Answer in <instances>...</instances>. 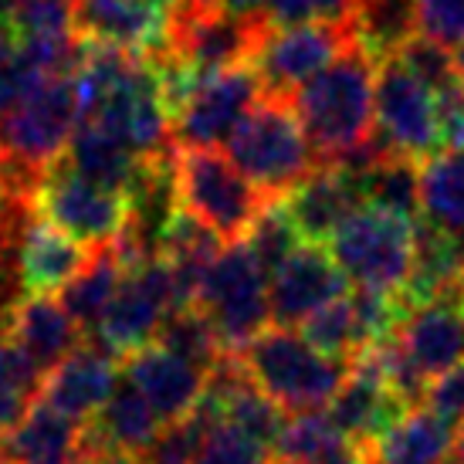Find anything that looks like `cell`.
Masks as SVG:
<instances>
[{"label":"cell","instance_id":"cell-38","mask_svg":"<svg viewBox=\"0 0 464 464\" xmlns=\"http://www.w3.org/2000/svg\"><path fill=\"white\" fill-rule=\"evenodd\" d=\"M194 464H268V448L247 438L241 427L218 420L207 427Z\"/></svg>","mask_w":464,"mask_h":464},{"label":"cell","instance_id":"cell-28","mask_svg":"<svg viewBox=\"0 0 464 464\" xmlns=\"http://www.w3.org/2000/svg\"><path fill=\"white\" fill-rule=\"evenodd\" d=\"M346 21L362 52L383 62L417 38V0H353Z\"/></svg>","mask_w":464,"mask_h":464},{"label":"cell","instance_id":"cell-22","mask_svg":"<svg viewBox=\"0 0 464 464\" xmlns=\"http://www.w3.org/2000/svg\"><path fill=\"white\" fill-rule=\"evenodd\" d=\"M119 383V360L99 353L95 346L82 343V346L68 356L58 370L44 376V393L41 400L54 407L58 413H65L78 424H85L95 417V411L105 400L112 397V390Z\"/></svg>","mask_w":464,"mask_h":464},{"label":"cell","instance_id":"cell-9","mask_svg":"<svg viewBox=\"0 0 464 464\" xmlns=\"http://www.w3.org/2000/svg\"><path fill=\"white\" fill-rule=\"evenodd\" d=\"M82 122V105L72 75L48 78L31 99L0 116V156L34 169H48L68 153Z\"/></svg>","mask_w":464,"mask_h":464},{"label":"cell","instance_id":"cell-34","mask_svg":"<svg viewBox=\"0 0 464 464\" xmlns=\"http://www.w3.org/2000/svg\"><path fill=\"white\" fill-rule=\"evenodd\" d=\"M339 438L343 434L333 427L325 411L292 413V417H285L282 434H278L271 451H275V461L285 464H319Z\"/></svg>","mask_w":464,"mask_h":464},{"label":"cell","instance_id":"cell-30","mask_svg":"<svg viewBox=\"0 0 464 464\" xmlns=\"http://www.w3.org/2000/svg\"><path fill=\"white\" fill-rule=\"evenodd\" d=\"M362 204L383 207L390 214L407 220L420 218V167L417 160L400 153H387L360 177Z\"/></svg>","mask_w":464,"mask_h":464},{"label":"cell","instance_id":"cell-12","mask_svg":"<svg viewBox=\"0 0 464 464\" xmlns=\"http://www.w3.org/2000/svg\"><path fill=\"white\" fill-rule=\"evenodd\" d=\"M349 21H309V24L271 27L251 54L261 89L271 99H292L312 75L333 65L339 54L353 48Z\"/></svg>","mask_w":464,"mask_h":464},{"label":"cell","instance_id":"cell-6","mask_svg":"<svg viewBox=\"0 0 464 464\" xmlns=\"http://www.w3.org/2000/svg\"><path fill=\"white\" fill-rule=\"evenodd\" d=\"M177 309L173 268L163 255L126 265L116 295L102 312L95 329L85 333V343L112 360H126L140 349L153 346L167 312Z\"/></svg>","mask_w":464,"mask_h":464},{"label":"cell","instance_id":"cell-49","mask_svg":"<svg viewBox=\"0 0 464 464\" xmlns=\"http://www.w3.org/2000/svg\"><path fill=\"white\" fill-rule=\"evenodd\" d=\"M440 464H464V451H461V448H454V451L448 454V458H444Z\"/></svg>","mask_w":464,"mask_h":464},{"label":"cell","instance_id":"cell-35","mask_svg":"<svg viewBox=\"0 0 464 464\" xmlns=\"http://www.w3.org/2000/svg\"><path fill=\"white\" fill-rule=\"evenodd\" d=\"M218 420L220 417L210 411L207 403H197V411L190 413V417L160 427V434H156L153 444L140 454L136 464H194L207 427L218 424Z\"/></svg>","mask_w":464,"mask_h":464},{"label":"cell","instance_id":"cell-26","mask_svg":"<svg viewBox=\"0 0 464 464\" xmlns=\"http://www.w3.org/2000/svg\"><path fill=\"white\" fill-rule=\"evenodd\" d=\"M65 160L82 177H89L92 183H99L105 190H116L122 197H126V190L132 187L142 167V160L132 153L130 146H122L112 132L102 130L99 122H89V119L78 122L75 136L68 142Z\"/></svg>","mask_w":464,"mask_h":464},{"label":"cell","instance_id":"cell-51","mask_svg":"<svg viewBox=\"0 0 464 464\" xmlns=\"http://www.w3.org/2000/svg\"><path fill=\"white\" fill-rule=\"evenodd\" d=\"M268 464H285V461H268Z\"/></svg>","mask_w":464,"mask_h":464},{"label":"cell","instance_id":"cell-46","mask_svg":"<svg viewBox=\"0 0 464 464\" xmlns=\"http://www.w3.org/2000/svg\"><path fill=\"white\" fill-rule=\"evenodd\" d=\"M27 0H0V17H7L11 21V14L17 11V7H24Z\"/></svg>","mask_w":464,"mask_h":464},{"label":"cell","instance_id":"cell-31","mask_svg":"<svg viewBox=\"0 0 464 464\" xmlns=\"http://www.w3.org/2000/svg\"><path fill=\"white\" fill-rule=\"evenodd\" d=\"M156 346H163L167 353H173V356L194 362L204 373H210V370L227 356V349L220 343L218 329L210 325V319H207L197 305L169 309L163 325H160V333H156Z\"/></svg>","mask_w":464,"mask_h":464},{"label":"cell","instance_id":"cell-39","mask_svg":"<svg viewBox=\"0 0 464 464\" xmlns=\"http://www.w3.org/2000/svg\"><path fill=\"white\" fill-rule=\"evenodd\" d=\"M397 54H400V62L411 68L413 75L420 78L434 95L444 89H451L454 82H461V78H458V68H454V54L448 52V48L434 44V41L420 38V34L407 41Z\"/></svg>","mask_w":464,"mask_h":464},{"label":"cell","instance_id":"cell-14","mask_svg":"<svg viewBox=\"0 0 464 464\" xmlns=\"http://www.w3.org/2000/svg\"><path fill=\"white\" fill-rule=\"evenodd\" d=\"M169 11L163 0H75V34L85 44L163 58L169 52Z\"/></svg>","mask_w":464,"mask_h":464},{"label":"cell","instance_id":"cell-37","mask_svg":"<svg viewBox=\"0 0 464 464\" xmlns=\"http://www.w3.org/2000/svg\"><path fill=\"white\" fill-rule=\"evenodd\" d=\"M17 41L68 38L75 34V0H27L11 14Z\"/></svg>","mask_w":464,"mask_h":464},{"label":"cell","instance_id":"cell-21","mask_svg":"<svg viewBox=\"0 0 464 464\" xmlns=\"http://www.w3.org/2000/svg\"><path fill=\"white\" fill-rule=\"evenodd\" d=\"M288 220L305 245H329L343 220L362 207L360 187L335 167H319L282 200Z\"/></svg>","mask_w":464,"mask_h":464},{"label":"cell","instance_id":"cell-43","mask_svg":"<svg viewBox=\"0 0 464 464\" xmlns=\"http://www.w3.org/2000/svg\"><path fill=\"white\" fill-rule=\"evenodd\" d=\"M438 99L440 150H464V82L434 95Z\"/></svg>","mask_w":464,"mask_h":464},{"label":"cell","instance_id":"cell-1","mask_svg":"<svg viewBox=\"0 0 464 464\" xmlns=\"http://www.w3.org/2000/svg\"><path fill=\"white\" fill-rule=\"evenodd\" d=\"M376 65L373 54L353 44L288 99L323 167L373 136Z\"/></svg>","mask_w":464,"mask_h":464},{"label":"cell","instance_id":"cell-11","mask_svg":"<svg viewBox=\"0 0 464 464\" xmlns=\"http://www.w3.org/2000/svg\"><path fill=\"white\" fill-rule=\"evenodd\" d=\"M373 109V132L390 153L411 156V160H430L440 153L438 99L400 62V54H390L376 65Z\"/></svg>","mask_w":464,"mask_h":464},{"label":"cell","instance_id":"cell-3","mask_svg":"<svg viewBox=\"0 0 464 464\" xmlns=\"http://www.w3.org/2000/svg\"><path fill=\"white\" fill-rule=\"evenodd\" d=\"M224 146L227 160L271 200H285L323 167L288 99L265 95Z\"/></svg>","mask_w":464,"mask_h":464},{"label":"cell","instance_id":"cell-16","mask_svg":"<svg viewBox=\"0 0 464 464\" xmlns=\"http://www.w3.org/2000/svg\"><path fill=\"white\" fill-rule=\"evenodd\" d=\"M122 370H126V380L146 397V403L153 407L163 424L190 417L197 411V403L204 400V370L194 366V362L180 360V356H173V353H167L156 343L126 356Z\"/></svg>","mask_w":464,"mask_h":464},{"label":"cell","instance_id":"cell-20","mask_svg":"<svg viewBox=\"0 0 464 464\" xmlns=\"http://www.w3.org/2000/svg\"><path fill=\"white\" fill-rule=\"evenodd\" d=\"M163 420L146 403L140 390L130 380H119L112 397L95 411L92 420H85V451L109 454L122 461H140V454L153 444Z\"/></svg>","mask_w":464,"mask_h":464},{"label":"cell","instance_id":"cell-7","mask_svg":"<svg viewBox=\"0 0 464 464\" xmlns=\"http://www.w3.org/2000/svg\"><path fill=\"white\" fill-rule=\"evenodd\" d=\"M197 309L218 329L227 353H241L255 335L265 333V325L271 323L268 275L261 271L245 241L224 245L218 258L207 265L197 292Z\"/></svg>","mask_w":464,"mask_h":464},{"label":"cell","instance_id":"cell-24","mask_svg":"<svg viewBox=\"0 0 464 464\" xmlns=\"http://www.w3.org/2000/svg\"><path fill=\"white\" fill-rule=\"evenodd\" d=\"M7 464H85V424L38 400L11 434H4Z\"/></svg>","mask_w":464,"mask_h":464},{"label":"cell","instance_id":"cell-13","mask_svg":"<svg viewBox=\"0 0 464 464\" xmlns=\"http://www.w3.org/2000/svg\"><path fill=\"white\" fill-rule=\"evenodd\" d=\"M261 99H265V89L251 62L227 72L200 75L194 92L173 112V146L214 150L220 142H227Z\"/></svg>","mask_w":464,"mask_h":464},{"label":"cell","instance_id":"cell-19","mask_svg":"<svg viewBox=\"0 0 464 464\" xmlns=\"http://www.w3.org/2000/svg\"><path fill=\"white\" fill-rule=\"evenodd\" d=\"M4 335L24 353L27 360L48 376L85 343L82 325L68 315L62 298L54 295H27L11 312Z\"/></svg>","mask_w":464,"mask_h":464},{"label":"cell","instance_id":"cell-10","mask_svg":"<svg viewBox=\"0 0 464 464\" xmlns=\"http://www.w3.org/2000/svg\"><path fill=\"white\" fill-rule=\"evenodd\" d=\"M34 207L41 220H48L52 227L65 231L92 251L119 241L126 227V197L82 177L65 156L44 169Z\"/></svg>","mask_w":464,"mask_h":464},{"label":"cell","instance_id":"cell-4","mask_svg":"<svg viewBox=\"0 0 464 464\" xmlns=\"http://www.w3.org/2000/svg\"><path fill=\"white\" fill-rule=\"evenodd\" d=\"M329 255L356 288L407 295L413 271V220L362 204L329 237Z\"/></svg>","mask_w":464,"mask_h":464},{"label":"cell","instance_id":"cell-32","mask_svg":"<svg viewBox=\"0 0 464 464\" xmlns=\"http://www.w3.org/2000/svg\"><path fill=\"white\" fill-rule=\"evenodd\" d=\"M44 393V373L0 333V438L24 420Z\"/></svg>","mask_w":464,"mask_h":464},{"label":"cell","instance_id":"cell-8","mask_svg":"<svg viewBox=\"0 0 464 464\" xmlns=\"http://www.w3.org/2000/svg\"><path fill=\"white\" fill-rule=\"evenodd\" d=\"M268 31L261 17L220 11L210 0H180L169 21L167 54L194 68L197 75H214L251 62Z\"/></svg>","mask_w":464,"mask_h":464},{"label":"cell","instance_id":"cell-36","mask_svg":"<svg viewBox=\"0 0 464 464\" xmlns=\"http://www.w3.org/2000/svg\"><path fill=\"white\" fill-rule=\"evenodd\" d=\"M245 245H247V251L255 255V261L261 265L265 275H271V271L278 268V265L302 245L295 224H292L288 214H285L282 200L268 204V210H265V214L255 220V227L247 231Z\"/></svg>","mask_w":464,"mask_h":464},{"label":"cell","instance_id":"cell-47","mask_svg":"<svg viewBox=\"0 0 464 464\" xmlns=\"http://www.w3.org/2000/svg\"><path fill=\"white\" fill-rule=\"evenodd\" d=\"M85 464H132V461H122V458H109V454H89Z\"/></svg>","mask_w":464,"mask_h":464},{"label":"cell","instance_id":"cell-27","mask_svg":"<svg viewBox=\"0 0 464 464\" xmlns=\"http://www.w3.org/2000/svg\"><path fill=\"white\" fill-rule=\"evenodd\" d=\"M122 275H126V261H122L119 245L112 241V245L105 247H95L89 265L62 288V305L82 325V333L95 329V323L102 319V312L109 309Z\"/></svg>","mask_w":464,"mask_h":464},{"label":"cell","instance_id":"cell-25","mask_svg":"<svg viewBox=\"0 0 464 464\" xmlns=\"http://www.w3.org/2000/svg\"><path fill=\"white\" fill-rule=\"evenodd\" d=\"M458 434L448 420L427 407L407 411L373 444V464H440L458 448Z\"/></svg>","mask_w":464,"mask_h":464},{"label":"cell","instance_id":"cell-33","mask_svg":"<svg viewBox=\"0 0 464 464\" xmlns=\"http://www.w3.org/2000/svg\"><path fill=\"white\" fill-rule=\"evenodd\" d=\"M302 335H305L319 353L335 356V360H346V362H353L362 349L370 346V343H366V333H362L360 315H356V305H353V295H339L335 302H329L325 309L309 315V319L302 323Z\"/></svg>","mask_w":464,"mask_h":464},{"label":"cell","instance_id":"cell-18","mask_svg":"<svg viewBox=\"0 0 464 464\" xmlns=\"http://www.w3.org/2000/svg\"><path fill=\"white\" fill-rule=\"evenodd\" d=\"M403 413H407L403 400L360 360H353L346 383L325 407V417L333 420L335 430L362 444V448H370V451Z\"/></svg>","mask_w":464,"mask_h":464},{"label":"cell","instance_id":"cell-50","mask_svg":"<svg viewBox=\"0 0 464 464\" xmlns=\"http://www.w3.org/2000/svg\"><path fill=\"white\" fill-rule=\"evenodd\" d=\"M458 448L464 451V427H461V434H458Z\"/></svg>","mask_w":464,"mask_h":464},{"label":"cell","instance_id":"cell-2","mask_svg":"<svg viewBox=\"0 0 464 464\" xmlns=\"http://www.w3.org/2000/svg\"><path fill=\"white\" fill-rule=\"evenodd\" d=\"M237 360L255 380V387L288 413L325 411L353 370V362L325 356L305 335L282 325L255 335L237 353Z\"/></svg>","mask_w":464,"mask_h":464},{"label":"cell","instance_id":"cell-41","mask_svg":"<svg viewBox=\"0 0 464 464\" xmlns=\"http://www.w3.org/2000/svg\"><path fill=\"white\" fill-rule=\"evenodd\" d=\"M353 0H265L261 17L268 27L309 24V21H346Z\"/></svg>","mask_w":464,"mask_h":464},{"label":"cell","instance_id":"cell-23","mask_svg":"<svg viewBox=\"0 0 464 464\" xmlns=\"http://www.w3.org/2000/svg\"><path fill=\"white\" fill-rule=\"evenodd\" d=\"M92 247L78 245L75 237L52 227L48 220L34 218L27 224L21 247H17V268L24 295H54L62 292L78 271L89 265Z\"/></svg>","mask_w":464,"mask_h":464},{"label":"cell","instance_id":"cell-48","mask_svg":"<svg viewBox=\"0 0 464 464\" xmlns=\"http://www.w3.org/2000/svg\"><path fill=\"white\" fill-rule=\"evenodd\" d=\"M454 68H458V78L464 82V44L458 48V52H454Z\"/></svg>","mask_w":464,"mask_h":464},{"label":"cell","instance_id":"cell-5","mask_svg":"<svg viewBox=\"0 0 464 464\" xmlns=\"http://www.w3.org/2000/svg\"><path fill=\"white\" fill-rule=\"evenodd\" d=\"M180 210L200 220L224 245L245 241L255 220L275 204L218 150H177Z\"/></svg>","mask_w":464,"mask_h":464},{"label":"cell","instance_id":"cell-42","mask_svg":"<svg viewBox=\"0 0 464 464\" xmlns=\"http://www.w3.org/2000/svg\"><path fill=\"white\" fill-rule=\"evenodd\" d=\"M424 407L430 413H438L440 420H448L454 430H461L464 427V362L454 366V370H448V373L434 376V380L427 383Z\"/></svg>","mask_w":464,"mask_h":464},{"label":"cell","instance_id":"cell-17","mask_svg":"<svg viewBox=\"0 0 464 464\" xmlns=\"http://www.w3.org/2000/svg\"><path fill=\"white\" fill-rule=\"evenodd\" d=\"M407 360L427 376L448 373L464 362V305L458 302H411L397 329Z\"/></svg>","mask_w":464,"mask_h":464},{"label":"cell","instance_id":"cell-40","mask_svg":"<svg viewBox=\"0 0 464 464\" xmlns=\"http://www.w3.org/2000/svg\"><path fill=\"white\" fill-rule=\"evenodd\" d=\"M417 34L458 52L464 44V0H417Z\"/></svg>","mask_w":464,"mask_h":464},{"label":"cell","instance_id":"cell-29","mask_svg":"<svg viewBox=\"0 0 464 464\" xmlns=\"http://www.w3.org/2000/svg\"><path fill=\"white\" fill-rule=\"evenodd\" d=\"M420 220L464 234V150H440L420 167Z\"/></svg>","mask_w":464,"mask_h":464},{"label":"cell","instance_id":"cell-15","mask_svg":"<svg viewBox=\"0 0 464 464\" xmlns=\"http://www.w3.org/2000/svg\"><path fill=\"white\" fill-rule=\"evenodd\" d=\"M346 295V278L325 245H302L268 275L271 325L295 329L329 302Z\"/></svg>","mask_w":464,"mask_h":464},{"label":"cell","instance_id":"cell-45","mask_svg":"<svg viewBox=\"0 0 464 464\" xmlns=\"http://www.w3.org/2000/svg\"><path fill=\"white\" fill-rule=\"evenodd\" d=\"M14 48H17V38H14V27L7 17H0V65L7 62L14 54Z\"/></svg>","mask_w":464,"mask_h":464},{"label":"cell","instance_id":"cell-44","mask_svg":"<svg viewBox=\"0 0 464 464\" xmlns=\"http://www.w3.org/2000/svg\"><path fill=\"white\" fill-rule=\"evenodd\" d=\"M214 7L220 11H231V14H241V17H261V7H265V0H210ZM265 21V17H261Z\"/></svg>","mask_w":464,"mask_h":464}]
</instances>
